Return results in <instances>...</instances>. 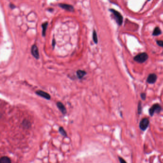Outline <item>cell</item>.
Instances as JSON below:
<instances>
[{
    "label": "cell",
    "instance_id": "obj_1",
    "mask_svg": "<svg viewBox=\"0 0 163 163\" xmlns=\"http://www.w3.org/2000/svg\"><path fill=\"white\" fill-rule=\"evenodd\" d=\"M109 11L113 14L114 18L117 24H118L119 26H121L123 23V16H122L121 14L118 11H116L113 9H110Z\"/></svg>",
    "mask_w": 163,
    "mask_h": 163
},
{
    "label": "cell",
    "instance_id": "obj_2",
    "mask_svg": "<svg viewBox=\"0 0 163 163\" xmlns=\"http://www.w3.org/2000/svg\"><path fill=\"white\" fill-rule=\"evenodd\" d=\"M148 55L146 52H142L137 54L136 56L134 57L133 60L139 63H143L148 59Z\"/></svg>",
    "mask_w": 163,
    "mask_h": 163
},
{
    "label": "cell",
    "instance_id": "obj_3",
    "mask_svg": "<svg viewBox=\"0 0 163 163\" xmlns=\"http://www.w3.org/2000/svg\"><path fill=\"white\" fill-rule=\"evenodd\" d=\"M162 108L159 104H154L149 109V113L150 115L153 117L155 113L159 114L162 111Z\"/></svg>",
    "mask_w": 163,
    "mask_h": 163
},
{
    "label": "cell",
    "instance_id": "obj_4",
    "mask_svg": "<svg viewBox=\"0 0 163 163\" xmlns=\"http://www.w3.org/2000/svg\"><path fill=\"white\" fill-rule=\"evenodd\" d=\"M150 124L149 119L148 118H142L139 123V128L142 131H145L148 128V126Z\"/></svg>",
    "mask_w": 163,
    "mask_h": 163
},
{
    "label": "cell",
    "instance_id": "obj_5",
    "mask_svg": "<svg viewBox=\"0 0 163 163\" xmlns=\"http://www.w3.org/2000/svg\"><path fill=\"white\" fill-rule=\"evenodd\" d=\"M157 79V75L154 73H151L148 75L146 80V82L149 84H153L156 82Z\"/></svg>",
    "mask_w": 163,
    "mask_h": 163
},
{
    "label": "cell",
    "instance_id": "obj_6",
    "mask_svg": "<svg viewBox=\"0 0 163 163\" xmlns=\"http://www.w3.org/2000/svg\"><path fill=\"white\" fill-rule=\"evenodd\" d=\"M31 51L32 55L36 59H38L39 58L40 56H39V53L38 48L36 44H33L32 46Z\"/></svg>",
    "mask_w": 163,
    "mask_h": 163
},
{
    "label": "cell",
    "instance_id": "obj_7",
    "mask_svg": "<svg viewBox=\"0 0 163 163\" xmlns=\"http://www.w3.org/2000/svg\"><path fill=\"white\" fill-rule=\"evenodd\" d=\"M36 94L42 98H44L48 100H50L51 99L50 95L47 92H45L41 90H37L36 92Z\"/></svg>",
    "mask_w": 163,
    "mask_h": 163
},
{
    "label": "cell",
    "instance_id": "obj_8",
    "mask_svg": "<svg viewBox=\"0 0 163 163\" xmlns=\"http://www.w3.org/2000/svg\"><path fill=\"white\" fill-rule=\"evenodd\" d=\"M58 6L61 8L68 11L73 12L74 11V7L70 4H68L66 3H58Z\"/></svg>",
    "mask_w": 163,
    "mask_h": 163
},
{
    "label": "cell",
    "instance_id": "obj_9",
    "mask_svg": "<svg viewBox=\"0 0 163 163\" xmlns=\"http://www.w3.org/2000/svg\"><path fill=\"white\" fill-rule=\"evenodd\" d=\"M56 106L63 115L66 114V113H67V110L65 106L61 102H60V101L57 102L56 103Z\"/></svg>",
    "mask_w": 163,
    "mask_h": 163
},
{
    "label": "cell",
    "instance_id": "obj_10",
    "mask_svg": "<svg viewBox=\"0 0 163 163\" xmlns=\"http://www.w3.org/2000/svg\"><path fill=\"white\" fill-rule=\"evenodd\" d=\"M48 22H45L44 23L42 24V35L43 36H45V34H46V31L47 29L48 26Z\"/></svg>",
    "mask_w": 163,
    "mask_h": 163
},
{
    "label": "cell",
    "instance_id": "obj_11",
    "mask_svg": "<svg viewBox=\"0 0 163 163\" xmlns=\"http://www.w3.org/2000/svg\"><path fill=\"white\" fill-rule=\"evenodd\" d=\"M76 73H77V77H79L80 79H81L84 77V76H85L87 74V72L84 70L79 69L77 71Z\"/></svg>",
    "mask_w": 163,
    "mask_h": 163
},
{
    "label": "cell",
    "instance_id": "obj_12",
    "mask_svg": "<svg viewBox=\"0 0 163 163\" xmlns=\"http://www.w3.org/2000/svg\"><path fill=\"white\" fill-rule=\"evenodd\" d=\"M0 163H12V161L9 157L3 156L0 159Z\"/></svg>",
    "mask_w": 163,
    "mask_h": 163
},
{
    "label": "cell",
    "instance_id": "obj_13",
    "mask_svg": "<svg viewBox=\"0 0 163 163\" xmlns=\"http://www.w3.org/2000/svg\"><path fill=\"white\" fill-rule=\"evenodd\" d=\"M162 31L160 29L159 27H156L154 28V30L153 31V32L152 33V35L153 36H158L162 34Z\"/></svg>",
    "mask_w": 163,
    "mask_h": 163
},
{
    "label": "cell",
    "instance_id": "obj_14",
    "mask_svg": "<svg viewBox=\"0 0 163 163\" xmlns=\"http://www.w3.org/2000/svg\"><path fill=\"white\" fill-rule=\"evenodd\" d=\"M22 125L24 128L28 129L31 127V123L28 120H24V121L22 122Z\"/></svg>",
    "mask_w": 163,
    "mask_h": 163
},
{
    "label": "cell",
    "instance_id": "obj_15",
    "mask_svg": "<svg viewBox=\"0 0 163 163\" xmlns=\"http://www.w3.org/2000/svg\"><path fill=\"white\" fill-rule=\"evenodd\" d=\"M92 38H93V41L95 43V44H98V36H97V32H96V31H95V30H94V31H93V33H92Z\"/></svg>",
    "mask_w": 163,
    "mask_h": 163
},
{
    "label": "cell",
    "instance_id": "obj_16",
    "mask_svg": "<svg viewBox=\"0 0 163 163\" xmlns=\"http://www.w3.org/2000/svg\"><path fill=\"white\" fill-rule=\"evenodd\" d=\"M59 132L64 137H67L68 136L66 131L63 127H60L59 128Z\"/></svg>",
    "mask_w": 163,
    "mask_h": 163
},
{
    "label": "cell",
    "instance_id": "obj_17",
    "mask_svg": "<svg viewBox=\"0 0 163 163\" xmlns=\"http://www.w3.org/2000/svg\"><path fill=\"white\" fill-rule=\"evenodd\" d=\"M138 114H141L142 113V102L141 101H139L138 104Z\"/></svg>",
    "mask_w": 163,
    "mask_h": 163
},
{
    "label": "cell",
    "instance_id": "obj_18",
    "mask_svg": "<svg viewBox=\"0 0 163 163\" xmlns=\"http://www.w3.org/2000/svg\"><path fill=\"white\" fill-rule=\"evenodd\" d=\"M140 97H141V98L142 99V101H145L146 100V94L145 92H142L140 94Z\"/></svg>",
    "mask_w": 163,
    "mask_h": 163
},
{
    "label": "cell",
    "instance_id": "obj_19",
    "mask_svg": "<svg viewBox=\"0 0 163 163\" xmlns=\"http://www.w3.org/2000/svg\"><path fill=\"white\" fill-rule=\"evenodd\" d=\"M156 42H157V45H158V46H159L160 47L163 48V40H157V41H156Z\"/></svg>",
    "mask_w": 163,
    "mask_h": 163
},
{
    "label": "cell",
    "instance_id": "obj_20",
    "mask_svg": "<svg viewBox=\"0 0 163 163\" xmlns=\"http://www.w3.org/2000/svg\"><path fill=\"white\" fill-rule=\"evenodd\" d=\"M119 160L120 161V163H127L126 162V161L122 157H118Z\"/></svg>",
    "mask_w": 163,
    "mask_h": 163
},
{
    "label": "cell",
    "instance_id": "obj_21",
    "mask_svg": "<svg viewBox=\"0 0 163 163\" xmlns=\"http://www.w3.org/2000/svg\"><path fill=\"white\" fill-rule=\"evenodd\" d=\"M55 44H56V40H55V39L54 38L53 39V40H52V47H53V49H54V48H55Z\"/></svg>",
    "mask_w": 163,
    "mask_h": 163
},
{
    "label": "cell",
    "instance_id": "obj_22",
    "mask_svg": "<svg viewBox=\"0 0 163 163\" xmlns=\"http://www.w3.org/2000/svg\"><path fill=\"white\" fill-rule=\"evenodd\" d=\"M10 8H11L12 9H14L15 8L16 6H15V5H14V4L10 3Z\"/></svg>",
    "mask_w": 163,
    "mask_h": 163
},
{
    "label": "cell",
    "instance_id": "obj_23",
    "mask_svg": "<svg viewBox=\"0 0 163 163\" xmlns=\"http://www.w3.org/2000/svg\"><path fill=\"white\" fill-rule=\"evenodd\" d=\"M48 11H49V12H52V11H53V9H51V8H50V9L48 10Z\"/></svg>",
    "mask_w": 163,
    "mask_h": 163
}]
</instances>
